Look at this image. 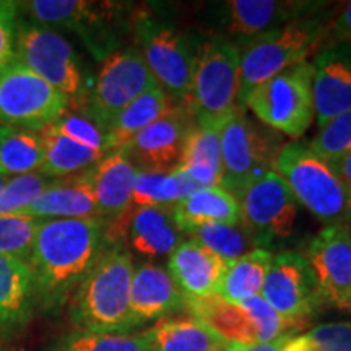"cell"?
Here are the masks:
<instances>
[{"instance_id":"6da1fadb","label":"cell","mask_w":351,"mask_h":351,"mask_svg":"<svg viewBox=\"0 0 351 351\" xmlns=\"http://www.w3.org/2000/svg\"><path fill=\"white\" fill-rule=\"evenodd\" d=\"M104 218L44 219L28 263L34 300L44 313H59L108 245Z\"/></svg>"},{"instance_id":"7a4b0ae2","label":"cell","mask_w":351,"mask_h":351,"mask_svg":"<svg viewBox=\"0 0 351 351\" xmlns=\"http://www.w3.org/2000/svg\"><path fill=\"white\" fill-rule=\"evenodd\" d=\"M134 258L124 244L108 243L98 262L69 300V319L75 330L132 333L130 283Z\"/></svg>"},{"instance_id":"3957f363","label":"cell","mask_w":351,"mask_h":351,"mask_svg":"<svg viewBox=\"0 0 351 351\" xmlns=\"http://www.w3.org/2000/svg\"><path fill=\"white\" fill-rule=\"evenodd\" d=\"M333 12V8H327L309 19L291 21L257 38L241 51L238 93L241 109L245 111L249 95L258 85L293 65L304 62L322 47Z\"/></svg>"},{"instance_id":"277c9868","label":"cell","mask_w":351,"mask_h":351,"mask_svg":"<svg viewBox=\"0 0 351 351\" xmlns=\"http://www.w3.org/2000/svg\"><path fill=\"white\" fill-rule=\"evenodd\" d=\"M39 25L69 29L82 38L96 59L104 60L119 51L127 28H134L138 13L132 3L90 0H32L19 2Z\"/></svg>"},{"instance_id":"5b68a950","label":"cell","mask_w":351,"mask_h":351,"mask_svg":"<svg viewBox=\"0 0 351 351\" xmlns=\"http://www.w3.org/2000/svg\"><path fill=\"white\" fill-rule=\"evenodd\" d=\"M241 51L225 39L200 41L184 108L195 125H223L239 108Z\"/></svg>"},{"instance_id":"8992f818","label":"cell","mask_w":351,"mask_h":351,"mask_svg":"<svg viewBox=\"0 0 351 351\" xmlns=\"http://www.w3.org/2000/svg\"><path fill=\"white\" fill-rule=\"evenodd\" d=\"M275 173L288 184L298 204L319 221L328 226L351 219L348 192L335 165L315 155L307 143H283Z\"/></svg>"},{"instance_id":"52a82bcc","label":"cell","mask_w":351,"mask_h":351,"mask_svg":"<svg viewBox=\"0 0 351 351\" xmlns=\"http://www.w3.org/2000/svg\"><path fill=\"white\" fill-rule=\"evenodd\" d=\"M134 32L137 49L158 86L173 106H184L200 46L199 36L176 25L173 20L150 15L147 10L138 12Z\"/></svg>"},{"instance_id":"ba28073f","label":"cell","mask_w":351,"mask_h":351,"mask_svg":"<svg viewBox=\"0 0 351 351\" xmlns=\"http://www.w3.org/2000/svg\"><path fill=\"white\" fill-rule=\"evenodd\" d=\"M327 8L330 3L319 0H219L207 3L202 21L212 36L225 39L243 51L263 34Z\"/></svg>"},{"instance_id":"9c48e42d","label":"cell","mask_w":351,"mask_h":351,"mask_svg":"<svg viewBox=\"0 0 351 351\" xmlns=\"http://www.w3.org/2000/svg\"><path fill=\"white\" fill-rule=\"evenodd\" d=\"M221 189L238 199L249 184L275 171V160L283 147L278 132L258 124L245 111L234 112L219 130Z\"/></svg>"},{"instance_id":"30bf717a","label":"cell","mask_w":351,"mask_h":351,"mask_svg":"<svg viewBox=\"0 0 351 351\" xmlns=\"http://www.w3.org/2000/svg\"><path fill=\"white\" fill-rule=\"evenodd\" d=\"M15 59L67 96L70 108L82 111L88 96L85 73L75 49L62 34L39 23H20Z\"/></svg>"},{"instance_id":"8fae6325","label":"cell","mask_w":351,"mask_h":351,"mask_svg":"<svg viewBox=\"0 0 351 351\" xmlns=\"http://www.w3.org/2000/svg\"><path fill=\"white\" fill-rule=\"evenodd\" d=\"M245 109L278 134L304 135L314 121L313 65L304 60L270 77L249 95Z\"/></svg>"},{"instance_id":"7c38bea8","label":"cell","mask_w":351,"mask_h":351,"mask_svg":"<svg viewBox=\"0 0 351 351\" xmlns=\"http://www.w3.org/2000/svg\"><path fill=\"white\" fill-rule=\"evenodd\" d=\"M69 108L67 96L16 59L0 72V125L41 132Z\"/></svg>"},{"instance_id":"4fadbf2b","label":"cell","mask_w":351,"mask_h":351,"mask_svg":"<svg viewBox=\"0 0 351 351\" xmlns=\"http://www.w3.org/2000/svg\"><path fill=\"white\" fill-rule=\"evenodd\" d=\"M158 86L137 47H124L103 60L80 114L106 132L114 117L145 91Z\"/></svg>"},{"instance_id":"5bb4252c","label":"cell","mask_w":351,"mask_h":351,"mask_svg":"<svg viewBox=\"0 0 351 351\" xmlns=\"http://www.w3.org/2000/svg\"><path fill=\"white\" fill-rule=\"evenodd\" d=\"M238 202L241 223L251 232L257 247L269 249L275 241L287 239L296 231L300 204L275 171L249 184L238 195Z\"/></svg>"},{"instance_id":"9a60e30c","label":"cell","mask_w":351,"mask_h":351,"mask_svg":"<svg viewBox=\"0 0 351 351\" xmlns=\"http://www.w3.org/2000/svg\"><path fill=\"white\" fill-rule=\"evenodd\" d=\"M261 296L280 315L300 327L302 320L324 306L313 270L304 254L296 251L275 254Z\"/></svg>"},{"instance_id":"2e32d148","label":"cell","mask_w":351,"mask_h":351,"mask_svg":"<svg viewBox=\"0 0 351 351\" xmlns=\"http://www.w3.org/2000/svg\"><path fill=\"white\" fill-rule=\"evenodd\" d=\"M304 257L315 276L324 306L351 311V228L328 225L307 244Z\"/></svg>"},{"instance_id":"e0dca14e","label":"cell","mask_w":351,"mask_h":351,"mask_svg":"<svg viewBox=\"0 0 351 351\" xmlns=\"http://www.w3.org/2000/svg\"><path fill=\"white\" fill-rule=\"evenodd\" d=\"M108 243L124 244L143 258L169 257L184 234L173 217V208L132 207L108 225Z\"/></svg>"},{"instance_id":"ac0fdd59","label":"cell","mask_w":351,"mask_h":351,"mask_svg":"<svg viewBox=\"0 0 351 351\" xmlns=\"http://www.w3.org/2000/svg\"><path fill=\"white\" fill-rule=\"evenodd\" d=\"M195 125L184 106H171L168 112L140 130L124 150L138 171L168 173L178 168L189 132Z\"/></svg>"},{"instance_id":"d6986e66","label":"cell","mask_w":351,"mask_h":351,"mask_svg":"<svg viewBox=\"0 0 351 351\" xmlns=\"http://www.w3.org/2000/svg\"><path fill=\"white\" fill-rule=\"evenodd\" d=\"M311 65L314 119L320 129L340 114L351 111V46L326 44Z\"/></svg>"},{"instance_id":"ffe728a7","label":"cell","mask_w":351,"mask_h":351,"mask_svg":"<svg viewBox=\"0 0 351 351\" xmlns=\"http://www.w3.org/2000/svg\"><path fill=\"white\" fill-rule=\"evenodd\" d=\"M186 311V296L169 271L155 262L134 265L130 283V317L134 328L169 319Z\"/></svg>"},{"instance_id":"44dd1931","label":"cell","mask_w":351,"mask_h":351,"mask_svg":"<svg viewBox=\"0 0 351 351\" xmlns=\"http://www.w3.org/2000/svg\"><path fill=\"white\" fill-rule=\"evenodd\" d=\"M86 176L90 179L101 218L114 221L134 207L132 194L137 168L127 156L124 148L108 153L93 168L86 171Z\"/></svg>"},{"instance_id":"7402d4cb","label":"cell","mask_w":351,"mask_h":351,"mask_svg":"<svg viewBox=\"0 0 351 351\" xmlns=\"http://www.w3.org/2000/svg\"><path fill=\"white\" fill-rule=\"evenodd\" d=\"M230 263L207 247L187 239L168 257L171 278L186 298H208L218 295L219 283Z\"/></svg>"},{"instance_id":"603a6c76","label":"cell","mask_w":351,"mask_h":351,"mask_svg":"<svg viewBox=\"0 0 351 351\" xmlns=\"http://www.w3.org/2000/svg\"><path fill=\"white\" fill-rule=\"evenodd\" d=\"M20 215L44 219L101 218L86 171L80 176L52 179L36 200Z\"/></svg>"},{"instance_id":"cb8c5ba5","label":"cell","mask_w":351,"mask_h":351,"mask_svg":"<svg viewBox=\"0 0 351 351\" xmlns=\"http://www.w3.org/2000/svg\"><path fill=\"white\" fill-rule=\"evenodd\" d=\"M186 309L192 317L232 345L241 348L261 345L256 322L241 304L213 295L208 298H186Z\"/></svg>"},{"instance_id":"d4e9b609","label":"cell","mask_w":351,"mask_h":351,"mask_svg":"<svg viewBox=\"0 0 351 351\" xmlns=\"http://www.w3.org/2000/svg\"><path fill=\"white\" fill-rule=\"evenodd\" d=\"M33 276L26 261L0 256V333L20 330L32 319Z\"/></svg>"},{"instance_id":"484cf974","label":"cell","mask_w":351,"mask_h":351,"mask_svg":"<svg viewBox=\"0 0 351 351\" xmlns=\"http://www.w3.org/2000/svg\"><path fill=\"white\" fill-rule=\"evenodd\" d=\"M147 332L152 351H244L223 340L199 320L165 319L152 326Z\"/></svg>"},{"instance_id":"4316f807","label":"cell","mask_w":351,"mask_h":351,"mask_svg":"<svg viewBox=\"0 0 351 351\" xmlns=\"http://www.w3.org/2000/svg\"><path fill=\"white\" fill-rule=\"evenodd\" d=\"M221 125L199 127L189 132L186 145L176 169H181L194 179L200 187L221 186V147H219Z\"/></svg>"},{"instance_id":"83f0119b","label":"cell","mask_w":351,"mask_h":351,"mask_svg":"<svg viewBox=\"0 0 351 351\" xmlns=\"http://www.w3.org/2000/svg\"><path fill=\"white\" fill-rule=\"evenodd\" d=\"M173 217L181 231L207 223L239 225L241 208L238 199L225 189L202 187L176 205Z\"/></svg>"},{"instance_id":"f1b7e54d","label":"cell","mask_w":351,"mask_h":351,"mask_svg":"<svg viewBox=\"0 0 351 351\" xmlns=\"http://www.w3.org/2000/svg\"><path fill=\"white\" fill-rule=\"evenodd\" d=\"M173 106L171 101L160 86L145 91L142 96L132 103L125 109L114 117L111 124L106 129L108 153L122 150L127 147L140 130L155 122L158 117L168 112Z\"/></svg>"},{"instance_id":"f546056e","label":"cell","mask_w":351,"mask_h":351,"mask_svg":"<svg viewBox=\"0 0 351 351\" xmlns=\"http://www.w3.org/2000/svg\"><path fill=\"white\" fill-rule=\"evenodd\" d=\"M39 134L44 143L41 174L49 179H65L85 173L106 156L104 153L91 150L64 137L62 134L52 129V125H47Z\"/></svg>"},{"instance_id":"4dcf8cb0","label":"cell","mask_w":351,"mask_h":351,"mask_svg":"<svg viewBox=\"0 0 351 351\" xmlns=\"http://www.w3.org/2000/svg\"><path fill=\"white\" fill-rule=\"evenodd\" d=\"M274 256L270 249L256 247L231 262L219 283L218 296L234 304L261 296Z\"/></svg>"},{"instance_id":"1f68e13d","label":"cell","mask_w":351,"mask_h":351,"mask_svg":"<svg viewBox=\"0 0 351 351\" xmlns=\"http://www.w3.org/2000/svg\"><path fill=\"white\" fill-rule=\"evenodd\" d=\"M197 189L202 187L181 169H173L168 173H152V171L137 169L132 205L134 207L174 208L179 202H182Z\"/></svg>"},{"instance_id":"d6a6232c","label":"cell","mask_w":351,"mask_h":351,"mask_svg":"<svg viewBox=\"0 0 351 351\" xmlns=\"http://www.w3.org/2000/svg\"><path fill=\"white\" fill-rule=\"evenodd\" d=\"M0 165L7 178L41 171L44 165L41 134L19 127L0 125Z\"/></svg>"},{"instance_id":"836d02e7","label":"cell","mask_w":351,"mask_h":351,"mask_svg":"<svg viewBox=\"0 0 351 351\" xmlns=\"http://www.w3.org/2000/svg\"><path fill=\"white\" fill-rule=\"evenodd\" d=\"M182 232L189 236V239L202 244L228 263L238 261L244 254L257 247L251 232L245 230L243 223L239 225L207 223V225L187 228Z\"/></svg>"},{"instance_id":"e575fe53","label":"cell","mask_w":351,"mask_h":351,"mask_svg":"<svg viewBox=\"0 0 351 351\" xmlns=\"http://www.w3.org/2000/svg\"><path fill=\"white\" fill-rule=\"evenodd\" d=\"M46 351H152L147 332L93 333L73 330L56 339Z\"/></svg>"},{"instance_id":"d590c367","label":"cell","mask_w":351,"mask_h":351,"mask_svg":"<svg viewBox=\"0 0 351 351\" xmlns=\"http://www.w3.org/2000/svg\"><path fill=\"white\" fill-rule=\"evenodd\" d=\"M39 223L25 215L0 217V256L28 261Z\"/></svg>"},{"instance_id":"8d00e7d4","label":"cell","mask_w":351,"mask_h":351,"mask_svg":"<svg viewBox=\"0 0 351 351\" xmlns=\"http://www.w3.org/2000/svg\"><path fill=\"white\" fill-rule=\"evenodd\" d=\"M52 182L41 173L15 176L8 179L5 187L0 191V217L20 215L26 210L39 194Z\"/></svg>"},{"instance_id":"74e56055","label":"cell","mask_w":351,"mask_h":351,"mask_svg":"<svg viewBox=\"0 0 351 351\" xmlns=\"http://www.w3.org/2000/svg\"><path fill=\"white\" fill-rule=\"evenodd\" d=\"M307 147L330 163H335L351 153V111L340 114L320 127L317 135L307 143Z\"/></svg>"},{"instance_id":"f35d334b","label":"cell","mask_w":351,"mask_h":351,"mask_svg":"<svg viewBox=\"0 0 351 351\" xmlns=\"http://www.w3.org/2000/svg\"><path fill=\"white\" fill-rule=\"evenodd\" d=\"M241 306L247 311L258 330V340L261 343H269L276 339L287 335H295L300 328L298 324L289 322L283 315H280L262 296L251 298V300L241 302Z\"/></svg>"},{"instance_id":"ab89813d","label":"cell","mask_w":351,"mask_h":351,"mask_svg":"<svg viewBox=\"0 0 351 351\" xmlns=\"http://www.w3.org/2000/svg\"><path fill=\"white\" fill-rule=\"evenodd\" d=\"M51 125L52 129L62 134L64 137L73 140V142L80 143L83 147L91 148V150L108 155L106 132L95 121H91L90 117L67 111L56 122H52Z\"/></svg>"},{"instance_id":"60d3db41","label":"cell","mask_w":351,"mask_h":351,"mask_svg":"<svg viewBox=\"0 0 351 351\" xmlns=\"http://www.w3.org/2000/svg\"><path fill=\"white\" fill-rule=\"evenodd\" d=\"M306 337L314 351H351V320L319 324Z\"/></svg>"},{"instance_id":"b9f144b4","label":"cell","mask_w":351,"mask_h":351,"mask_svg":"<svg viewBox=\"0 0 351 351\" xmlns=\"http://www.w3.org/2000/svg\"><path fill=\"white\" fill-rule=\"evenodd\" d=\"M19 2H0V72L15 59V34Z\"/></svg>"},{"instance_id":"7bdbcfd3","label":"cell","mask_w":351,"mask_h":351,"mask_svg":"<svg viewBox=\"0 0 351 351\" xmlns=\"http://www.w3.org/2000/svg\"><path fill=\"white\" fill-rule=\"evenodd\" d=\"M326 44H348L351 46V2H346L339 10L333 12L327 26Z\"/></svg>"},{"instance_id":"ee69618b","label":"cell","mask_w":351,"mask_h":351,"mask_svg":"<svg viewBox=\"0 0 351 351\" xmlns=\"http://www.w3.org/2000/svg\"><path fill=\"white\" fill-rule=\"evenodd\" d=\"M333 165H335L337 171H339L341 181H343L345 187H346V192H348L350 212H351V153L345 155L343 158H340V160H337Z\"/></svg>"},{"instance_id":"f6af8a7d","label":"cell","mask_w":351,"mask_h":351,"mask_svg":"<svg viewBox=\"0 0 351 351\" xmlns=\"http://www.w3.org/2000/svg\"><path fill=\"white\" fill-rule=\"evenodd\" d=\"M291 335L282 337V339H276L274 341H269V343H261L256 346H251V348L244 351H288V340Z\"/></svg>"},{"instance_id":"bcb514c9","label":"cell","mask_w":351,"mask_h":351,"mask_svg":"<svg viewBox=\"0 0 351 351\" xmlns=\"http://www.w3.org/2000/svg\"><path fill=\"white\" fill-rule=\"evenodd\" d=\"M8 179H10V178H7V176H0V191H2V189L5 187V184L8 182Z\"/></svg>"},{"instance_id":"7dc6e473","label":"cell","mask_w":351,"mask_h":351,"mask_svg":"<svg viewBox=\"0 0 351 351\" xmlns=\"http://www.w3.org/2000/svg\"><path fill=\"white\" fill-rule=\"evenodd\" d=\"M0 176H3V171H2V165H0Z\"/></svg>"},{"instance_id":"c3c4849f","label":"cell","mask_w":351,"mask_h":351,"mask_svg":"<svg viewBox=\"0 0 351 351\" xmlns=\"http://www.w3.org/2000/svg\"><path fill=\"white\" fill-rule=\"evenodd\" d=\"M0 351H3V350H2V348H0Z\"/></svg>"},{"instance_id":"681fc988","label":"cell","mask_w":351,"mask_h":351,"mask_svg":"<svg viewBox=\"0 0 351 351\" xmlns=\"http://www.w3.org/2000/svg\"><path fill=\"white\" fill-rule=\"evenodd\" d=\"M350 313H351V311H350Z\"/></svg>"}]
</instances>
